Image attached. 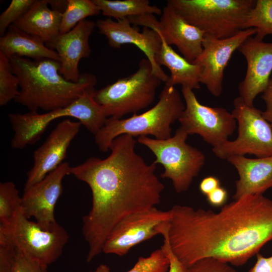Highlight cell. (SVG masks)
<instances>
[{"label":"cell","mask_w":272,"mask_h":272,"mask_svg":"<svg viewBox=\"0 0 272 272\" xmlns=\"http://www.w3.org/2000/svg\"><path fill=\"white\" fill-rule=\"evenodd\" d=\"M8 57L20 82L14 101L30 111L42 109L49 112L65 108L97 83L95 76L88 73L81 74L77 83L66 80L59 73L60 61L56 60L16 55Z\"/></svg>","instance_id":"cell-3"},{"label":"cell","mask_w":272,"mask_h":272,"mask_svg":"<svg viewBox=\"0 0 272 272\" xmlns=\"http://www.w3.org/2000/svg\"><path fill=\"white\" fill-rule=\"evenodd\" d=\"M22 197L12 181L0 184V225L10 224L21 210Z\"/></svg>","instance_id":"cell-27"},{"label":"cell","mask_w":272,"mask_h":272,"mask_svg":"<svg viewBox=\"0 0 272 272\" xmlns=\"http://www.w3.org/2000/svg\"><path fill=\"white\" fill-rule=\"evenodd\" d=\"M95 27L96 22L85 19L71 31L59 33L45 44L59 55V73L66 80L75 83L80 81L79 63L91 54L89 40Z\"/></svg>","instance_id":"cell-17"},{"label":"cell","mask_w":272,"mask_h":272,"mask_svg":"<svg viewBox=\"0 0 272 272\" xmlns=\"http://www.w3.org/2000/svg\"><path fill=\"white\" fill-rule=\"evenodd\" d=\"M17 254V248L0 233V272H13Z\"/></svg>","instance_id":"cell-32"},{"label":"cell","mask_w":272,"mask_h":272,"mask_svg":"<svg viewBox=\"0 0 272 272\" xmlns=\"http://www.w3.org/2000/svg\"><path fill=\"white\" fill-rule=\"evenodd\" d=\"M170 218L169 210L156 207L123 218L109 233L102 252L120 256L126 254L133 247L159 234V226Z\"/></svg>","instance_id":"cell-11"},{"label":"cell","mask_w":272,"mask_h":272,"mask_svg":"<svg viewBox=\"0 0 272 272\" xmlns=\"http://www.w3.org/2000/svg\"><path fill=\"white\" fill-rule=\"evenodd\" d=\"M81 123L69 119L60 122L43 144L33 153V163L27 173L24 190L43 179L63 163L72 141L79 132Z\"/></svg>","instance_id":"cell-15"},{"label":"cell","mask_w":272,"mask_h":272,"mask_svg":"<svg viewBox=\"0 0 272 272\" xmlns=\"http://www.w3.org/2000/svg\"><path fill=\"white\" fill-rule=\"evenodd\" d=\"M245 57L247 71L238 89L244 103L253 106L258 94L267 87L272 72V42H266L254 37H249L238 48Z\"/></svg>","instance_id":"cell-16"},{"label":"cell","mask_w":272,"mask_h":272,"mask_svg":"<svg viewBox=\"0 0 272 272\" xmlns=\"http://www.w3.org/2000/svg\"><path fill=\"white\" fill-rule=\"evenodd\" d=\"M96 27L105 36L111 47L119 48L127 44L137 46L150 61L153 73L165 83L168 81L169 76L156 61L161 45V38L157 31L144 27L141 32L137 26L132 25L127 18L116 21L109 18L98 20Z\"/></svg>","instance_id":"cell-14"},{"label":"cell","mask_w":272,"mask_h":272,"mask_svg":"<svg viewBox=\"0 0 272 272\" xmlns=\"http://www.w3.org/2000/svg\"><path fill=\"white\" fill-rule=\"evenodd\" d=\"M48 2L52 10L62 14L66 10L68 4L67 0H48Z\"/></svg>","instance_id":"cell-39"},{"label":"cell","mask_w":272,"mask_h":272,"mask_svg":"<svg viewBox=\"0 0 272 272\" xmlns=\"http://www.w3.org/2000/svg\"><path fill=\"white\" fill-rule=\"evenodd\" d=\"M253 0H169L171 6L188 23L205 34L224 39L240 31L253 8Z\"/></svg>","instance_id":"cell-5"},{"label":"cell","mask_w":272,"mask_h":272,"mask_svg":"<svg viewBox=\"0 0 272 272\" xmlns=\"http://www.w3.org/2000/svg\"><path fill=\"white\" fill-rule=\"evenodd\" d=\"M256 256V262L248 272H272V255L265 257L258 253Z\"/></svg>","instance_id":"cell-37"},{"label":"cell","mask_w":272,"mask_h":272,"mask_svg":"<svg viewBox=\"0 0 272 272\" xmlns=\"http://www.w3.org/2000/svg\"><path fill=\"white\" fill-rule=\"evenodd\" d=\"M188 134L181 127L165 140L140 136L138 142L154 154L155 164H161L164 171L161 177L170 179L177 193L187 191L205 163L204 154L186 143Z\"/></svg>","instance_id":"cell-7"},{"label":"cell","mask_w":272,"mask_h":272,"mask_svg":"<svg viewBox=\"0 0 272 272\" xmlns=\"http://www.w3.org/2000/svg\"><path fill=\"white\" fill-rule=\"evenodd\" d=\"M135 144L133 137L119 135L111 142L107 158L91 157L70 168V174L87 184L92 193L91 209L83 218L88 262L102 252L107 236L119 221L161 201L165 186L155 173L156 164H147L136 153Z\"/></svg>","instance_id":"cell-2"},{"label":"cell","mask_w":272,"mask_h":272,"mask_svg":"<svg viewBox=\"0 0 272 272\" xmlns=\"http://www.w3.org/2000/svg\"><path fill=\"white\" fill-rule=\"evenodd\" d=\"M160 232L164 238L163 244L161 248L169 260L168 272H186V267L179 260L171 250L164 225L161 226Z\"/></svg>","instance_id":"cell-34"},{"label":"cell","mask_w":272,"mask_h":272,"mask_svg":"<svg viewBox=\"0 0 272 272\" xmlns=\"http://www.w3.org/2000/svg\"><path fill=\"white\" fill-rule=\"evenodd\" d=\"M101 13L116 20L146 14L162 15V10L148 0H93Z\"/></svg>","instance_id":"cell-24"},{"label":"cell","mask_w":272,"mask_h":272,"mask_svg":"<svg viewBox=\"0 0 272 272\" xmlns=\"http://www.w3.org/2000/svg\"><path fill=\"white\" fill-rule=\"evenodd\" d=\"M227 160L239 175L232 196L234 200L247 195L263 194L272 188V156L253 159L235 156Z\"/></svg>","instance_id":"cell-19"},{"label":"cell","mask_w":272,"mask_h":272,"mask_svg":"<svg viewBox=\"0 0 272 272\" xmlns=\"http://www.w3.org/2000/svg\"><path fill=\"white\" fill-rule=\"evenodd\" d=\"M20 82L14 73L9 58L0 51V105L15 100L19 91Z\"/></svg>","instance_id":"cell-28"},{"label":"cell","mask_w":272,"mask_h":272,"mask_svg":"<svg viewBox=\"0 0 272 272\" xmlns=\"http://www.w3.org/2000/svg\"><path fill=\"white\" fill-rule=\"evenodd\" d=\"M228 197L227 190L220 186L207 195V200L213 207H222L226 204Z\"/></svg>","instance_id":"cell-35"},{"label":"cell","mask_w":272,"mask_h":272,"mask_svg":"<svg viewBox=\"0 0 272 272\" xmlns=\"http://www.w3.org/2000/svg\"><path fill=\"white\" fill-rule=\"evenodd\" d=\"M35 0H12L0 15V35L3 36L9 27L25 14Z\"/></svg>","instance_id":"cell-30"},{"label":"cell","mask_w":272,"mask_h":272,"mask_svg":"<svg viewBox=\"0 0 272 272\" xmlns=\"http://www.w3.org/2000/svg\"><path fill=\"white\" fill-rule=\"evenodd\" d=\"M261 97L266 106L265 110L261 112L262 115L272 127V78H270Z\"/></svg>","instance_id":"cell-36"},{"label":"cell","mask_w":272,"mask_h":272,"mask_svg":"<svg viewBox=\"0 0 272 272\" xmlns=\"http://www.w3.org/2000/svg\"><path fill=\"white\" fill-rule=\"evenodd\" d=\"M185 109L178 121L180 127L188 134H197L213 148L228 140L236 128V120L232 113L220 107L201 104L193 90L182 87Z\"/></svg>","instance_id":"cell-10"},{"label":"cell","mask_w":272,"mask_h":272,"mask_svg":"<svg viewBox=\"0 0 272 272\" xmlns=\"http://www.w3.org/2000/svg\"><path fill=\"white\" fill-rule=\"evenodd\" d=\"M231 112L238 123V136L213 148L215 155L227 160L235 156L253 155L257 158L272 156V127L254 106L246 105L240 97L233 101Z\"/></svg>","instance_id":"cell-9"},{"label":"cell","mask_w":272,"mask_h":272,"mask_svg":"<svg viewBox=\"0 0 272 272\" xmlns=\"http://www.w3.org/2000/svg\"><path fill=\"white\" fill-rule=\"evenodd\" d=\"M67 116L76 117L75 110L72 104L42 114L30 111L24 114H9V120L14 132L11 147L14 149H22L28 145L34 144L52 121Z\"/></svg>","instance_id":"cell-20"},{"label":"cell","mask_w":272,"mask_h":272,"mask_svg":"<svg viewBox=\"0 0 272 272\" xmlns=\"http://www.w3.org/2000/svg\"><path fill=\"white\" fill-rule=\"evenodd\" d=\"M13 272H48V271L47 266L29 258L17 249Z\"/></svg>","instance_id":"cell-33"},{"label":"cell","mask_w":272,"mask_h":272,"mask_svg":"<svg viewBox=\"0 0 272 272\" xmlns=\"http://www.w3.org/2000/svg\"><path fill=\"white\" fill-rule=\"evenodd\" d=\"M162 82L153 73L150 61L143 58L135 73L95 90L94 98L103 107L107 117L121 118L150 105Z\"/></svg>","instance_id":"cell-6"},{"label":"cell","mask_w":272,"mask_h":272,"mask_svg":"<svg viewBox=\"0 0 272 272\" xmlns=\"http://www.w3.org/2000/svg\"><path fill=\"white\" fill-rule=\"evenodd\" d=\"M156 31L160 35L161 45L156 61L159 66L164 65L170 72V76L165 84L170 86L181 85L192 90L199 89L202 66L188 61L178 54L167 44L160 32Z\"/></svg>","instance_id":"cell-22"},{"label":"cell","mask_w":272,"mask_h":272,"mask_svg":"<svg viewBox=\"0 0 272 272\" xmlns=\"http://www.w3.org/2000/svg\"><path fill=\"white\" fill-rule=\"evenodd\" d=\"M0 233L25 255L46 266L60 256L69 238L66 230L58 223L45 229L29 220L21 210L10 224L0 225Z\"/></svg>","instance_id":"cell-8"},{"label":"cell","mask_w":272,"mask_h":272,"mask_svg":"<svg viewBox=\"0 0 272 272\" xmlns=\"http://www.w3.org/2000/svg\"><path fill=\"white\" fill-rule=\"evenodd\" d=\"M0 51L8 57L16 55L32 59L48 58L60 61L58 53L47 47L40 38L13 24L0 38Z\"/></svg>","instance_id":"cell-23"},{"label":"cell","mask_w":272,"mask_h":272,"mask_svg":"<svg viewBox=\"0 0 272 272\" xmlns=\"http://www.w3.org/2000/svg\"><path fill=\"white\" fill-rule=\"evenodd\" d=\"M220 186V181L217 177L209 176L201 180L199 185V189L202 194L207 196Z\"/></svg>","instance_id":"cell-38"},{"label":"cell","mask_w":272,"mask_h":272,"mask_svg":"<svg viewBox=\"0 0 272 272\" xmlns=\"http://www.w3.org/2000/svg\"><path fill=\"white\" fill-rule=\"evenodd\" d=\"M165 224L170 246L187 267L212 257L242 266L272 240V199L247 195L215 212L176 205Z\"/></svg>","instance_id":"cell-1"},{"label":"cell","mask_w":272,"mask_h":272,"mask_svg":"<svg viewBox=\"0 0 272 272\" xmlns=\"http://www.w3.org/2000/svg\"><path fill=\"white\" fill-rule=\"evenodd\" d=\"M70 168L67 162H63L41 181L24 190L21 202L23 214L28 219L34 217L45 229L57 224L54 209L62 193V180L70 174Z\"/></svg>","instance_id":"cell-13"},{"label":"cell","mask_w":272,"mask_h":272,"mask_svg":"<svg viewBox=\"0 0 272 272\" xmlns=\"http://www.w3.org/2000/svg\"><path fill=\"white\" fill-rule=\"evenodd\" d=\"M152 29L158 31L169 45H175L183 57L193 63L202 51L205 33L188 23L167 4L160 21Z\"/></svg>","instance_id":"cell-18"},{"label":"cell","mask_w":272,"mask_h":272,"mask_svg":"<svg viewBox=\"0 0 272 272\" xmlns=\"http://www.w3.org/2000/svg\"><path fill=\"white\" fill-rule=\"evenodd\" d=\"M48 0H35L13 25L40 38L45 44L59 34L62 13L52 10Z\"/></svg>","instance_id":"cell-21"},{"label":"cell","mask_w":272,"mask_h":272,"mask_svg":"<svg viewBox=\"0 0 272 272\" xmlns=\"http://www.w3.org/2000/svg\"><path fill=\"white\" fill-rule=\"evenodd\" d=\"M185 109V103L174 86L165 84L158 102L147 111L134 113L126 118L108 117L104 126L94 135L95 142L102 152L109 151L111 142L117 137L151 135L158 140L171 137V124L178 120Z\"/></svg>","instance_id":"cell-4"},{"label":"cell","mask_w":272,"mask_h":272,"mask_svg":"<svg viewBox=\"0 0 272 272\" xmlns=\"http://www.w3.org/2000/svg\"><path fill=\"white\" fill-rule=\"evenodd\" d=\"M255 28V38L263 40L272 35V0H257L250 12L243 29Z\"/></svg>","instance_id":"cell-26"},{"label":"cell","mask_w":272,"mask_h":272,"mask_svg":"<svg viewBox=\"0 0 272 272\" xmlns=\"http://www.w3.org/2000/svg\"><path fill=\"white\" fill-rule=\"evenodd\" d=\"M186 272H237L230 264L212 257L200 259L186 267Z\"/></svg>","instance_id":"cell-31"},{"label":"cell","mask_w":272,"mask_h":272,"mask_svg":"<svg viewBox=\"0 0 272 272\" xmlns=\"http://www.w3.org/2000/svg\"><path fill=\"white\" fill-rule=\"evenodd\" d=\"M168 258L161 248L154 251L148 257H139L134 266L126 272H167L169 269ZM89 272H111L106 264L98 265Z\"/></svg>","instance_id":"cell-29"},{"label":"cell","mask_w":272,"mask_h":272,"mask_svg":"<svg viewBox=\"0 0 272 272\" xmlns=\"http://www.w3.org/2000/svg\"><path fill=\"white\" fill-rule=\"evenodd\" d=\"M256 33V29L251 28L242 30L224 39L205 34L202 51L193 63L202 66L200 82L206 85L213 96L218 97L222 94L224 72L233 52L247 39Z\"/></svg>","instance_id":"cell-12"},{"label":"cell","mask_w":272,"mask_h":272,"mask_svg":"<svg viewBox=\"0 0 272 272\" xmlns=\"http://www.w3.org/2000/svg\"><path fill=\"white\" fill-rule=\"evenodd\" d=\"M67 8L62 14L60 34L71 31L87 17L101 13L93 0H67Z\"/></svg>","instance_id":"cell-25"}]
</instances>
